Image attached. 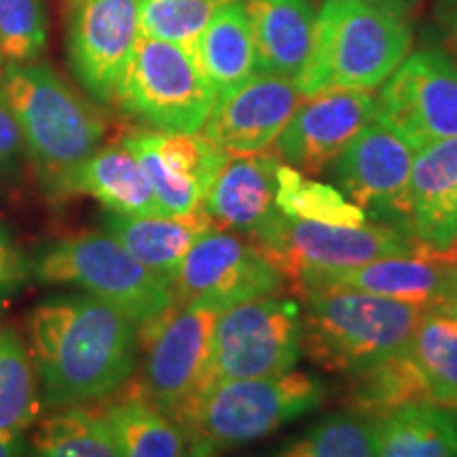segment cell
<instances>
[{"mask_svg":"<svg viewBox=\"0 0 457 457\" xmlns=\"http://www.w3.org/2000/svg\"><path fill=\"white\" fill-rule=\"evenodd\" d=\"M28 352L54 407H83L123 390L136 370L138 327L108 303L57 295L28 313Z\"/></svg>","mask_w":457,"mask_h":457,"instance_id":"cell-1","label":"cell"},{"mask_svg":"<svg viewBox=\"0 0 457 457\" xmlns=\"http://www.w3.org/2000/svg\"><path fill=\"white\" fill-rule=\"evenodd\" d=\"M0 94L13 111L26 155L51 195H68L72 174L102 146L104 117L43 62L7 64Z\"/></svg>","mask_w":457,"mask_h":457,"instance_id":"cell-2","label":"cell"},{"mask_svg":"<svg viewBox=\"0 0 457 457\" xmlns=\"http://www.w3.org/2000/svg\"><path fill=\"white\" fill-rule=\"evenodd\" d=\"M301 299V353L328 373H353L409 352L426 307L350 288L305 286Z\"/></svg>","mask_w":457,"mask_h":457,"instance_id":"cell-3","label":"cell"},{"mask_svg":"<svg viewBox=\"0 0 457 457\" xmlns=\"http://www.w3.org/2000/svg\"><path fill=\"white\" fill-rule=\"evenodd\" d=\"M409 20L370 0H322L310 60L296 77L303 98L333 89L373 91L411 54Z\"/></svg>","mask_w":457,"mask_h":457,"instance_id":"cell-4","label":"cell"},{"mask_svg":"<svg viewBox=\"0 0 457 457\" xmlns=\"http://www.w3.org/2000/svg\"><path fill=\"white\" fill-rule=\"evenodd\" d=\"M322 400L324 386L318 377L290 369L271 377L205 386L179 424L191 443L214 451L242 447L318 409Z\"/></svg>","mask_w":457,"mask_h":457,"instance_id":"cell-5","label":"cell"},{"mask_svg":"<svg viewBox=\"0 0 457 457\" xmlns=\"http://www.w3.org/2000/svg\"><path fill=\"white\" fill-rule=\"evenodd\" d=\"M32 278L74 286L145 327L174 305L168 279L146 270L108 233H79L49 244L32 261Z\"/></svg>","mask_w":457,"mask_h":457,"instance_id":"cell-6","label":"cell"},{"mask_svg":"<svg viewBox=\"0 0 457 457\" xmlns=\"http://www.w3.org/2000/svg\"><path fill=\"white\" fill-rule=\"evenodd\" d=\"M220 312L219 303L208 299L174 303L138 328V343L145 350L140 387L176 421L204 390Z\"/></svg>","mask_w":457,"mask_h":457,"instance_id":"cell-7","label":"cell"},{"mask_svg":"<svg viewBox=\"0 0 457 457\" xmlns=\"http://www.w3.org/2000/svg\"><path fill=\"white\" fill-rule=\"evenodd\" d=\"M216 102L191 51L140 37L123 74L117 102L153 129L197 134Z\"/></svg>","mask_w":457,"mask_h":457,"instance_id":"cell-8","label":"cell"},{"mask_svg":"<svg viewBox=\"0 0 457 457\" xmlns=\"http://www.w3.org/2000/svg\"><path fill=\"white\" fill-rule=\"evenodd\" d=\"M299 358L301 307L276 295L242 301L216 318L205 386L286 373Z\"/></svg>","mask_w":457,"mask_h":457,"instance_id":"cell-9","label":"cell"},{"mask_svg":"<svg viewBox=\"0 0 457 457\" xmlns=\"http://www.w3.org/2000/svg\"><path fill=\"white\" fill-rule=\"evenodd\" d=\"M375 98V121L415 151L457 138V64L441 49L409 54Z\"/></svg>","mask_w":457,"mask_h":457,"instance_id":"cell-10","label":"cell"},{"mask_svg":"<svg viewBox=\"0 0 457 457\" xmlns=\"http://www.w3.org/2000/svg\"><path fill=\"white\" fill-rule=\"evenodd\" d=\"M253 244L276 265L284 282H290L305 270L364 265L420 250V244L407 231L381 222L345 227L295 220L288 216H282Z\"/></svg>","mask_w":457,"mask_h":457,"instance_id":"cell-11","label":"cell"},{"mask_svg":"<svg viewBox=\"0 0 457 457\" xmlns=\"http://www.w3.org/2000/svg\"><path fill=\"white\" fill-rule=\"evenodd\" d=\"M413 162L415 148L373 119L330 170L339 191L369 219L409 233Z\"/></svg>","mask_w":457,"mask_h":457,"instance_id":"cell-12","label":"cell"},{"mask_svg":"<svg viewBox=\"0 0 457 457\" xmlns=\"http://www.w3.org/2000/svg\"><path fill=\"white\" fill-rule=\"evenodd\" d=\"M140 34V0H71L68 57L98 102L114 104Z\"/></svg>","mask_w":457,"mask_h":457,"instance_id":"cell-13","label":"cell"},{"mask_svg":"<svg viewBox=\"0 0 457 457\" xmlns=\"http://www.w3.org/2000/svg\"><path fill=\"white\" fill-rule=\"evenodd\" d=\"M282 273L261 248L237 233L216 231L204 236L182 259L171 279L174 303L208 299L222 310L242 301L278 295Z\"/></svg>","mask_w":457,"mask_h":457,"instance_id":"cell-14","label":"cell"},{"mask_svg":"<svg viewBox=\"0 0 457 457\" xmlns=\"http://www.w3.org/2000/svg\"><path fill=\"white\" fill-rule=\"evenodd\" d=\"M121 145L145 170L162 216L195 212L231 157L202 131L134 129L123 136Z\"/></svg>","mask_w":457,"mask_h":457,"instance_id":"cell-15","label":"cell"},{"mask_svg":"<svg viewBox=\"0 0 457 457\" xmlns=\"http://www.w3.org/2000/svg\"><path fill=\"white\" fill-rule=\"evenodd\" d=\"M305 286L350 288L430 310L457 301V262L420 245L413 254L387 256L353 267L305 270L290 279L293 290Z\"/></svg>","mask_w":457,"mask_h":457,"instance_id":"cell-16","label":"cell"},{"mask_svg":"<svg viewBox=\"0 0 457 457\" xmlns=\"http://www.w3.org/2000/svg\"><path fill=\"white\" fill-rule=\"evenodd\" d=\"M375 111L373 91L333 89L303 98L276 140V155L303 174H322L373 121Z\"/></svg>","mask_w":457,"mask_h":457,"instance_id":"cell-17","label":"cell"},{"mask_svg":"<svg viewBox=\"0 0 457 457\" xmlns=\"http://www.w3.org/2000/svg\"><path fill=\"white\" fill-rule=\"evenodd\" d=\"M303 96L293 79L256 72L216 98L202 134L228 155H250L276 145Z\"/></svg>","mask_w":457,"mask_h":457,"instance_id":"cell-18","label":"cell"},{"mask_svg":"<svg viewBox=\"0 0 457 457\" xmlns=\"http://www.w3.org/2000/svg\"><path fill=\"white\" fill-rule=\"evenodd\" d=\"M279 162L270 148L228 157L204 197V208L220 231L256 242L282 219L276 204Z\"/></svg>","mask_w":457,"mask_h":457,"instance_id":"cell-19","label":"cell"},{"mask_svg":"<svg viewBox=\"0 0 457 457\" xmlns=\"http://www.w3.org/2000/svg\"><path fill=\"white\" fill-rule=\"evenodd\" d=\"M409 233L424 250L457 262V138L415 151Z\"/></svg>","mask_w":457,"mask_h":457,"instance_id":"cell-20","label":"cell"},{"mask_svg":"<svg viewBox=\"0 0 457 457\" xmlns=\"http://www.w3.org/2000/svg\"><path fill=\"white\" fill-rule=\"evenodd\" d=\"M104 231L112 236L146 270L155 271L171 284L188 250L208 233L216 222L204 204L187 216H123L106 214Z\"/></svg>","mask_w":457,"mask_h":457,"instance_id":"cell-21","label":"cell"},{"mask_svg":"<svg viewBox=\"0 0 457 457\" xmlns=\"http://www.w3.org/2000/svg\"><path fill=\"white\" fill-rule=\"evenodd\" d=\"M256 45L259 72L296 81L310 60L316 28L312 0H242Z\"/></svg>","mask_w":457,"mask_h":457,"instance_id":"cell-22","label":"cell"},{"mask_svg":"<svg viewBox=\"0 0 457 457\" xmlns=\"http://www.w3.org/2000/svg\"><path fill=\"white\" fill-rule=\"evenodd\" d=\"M191 55L216 98L259 72L253 28L242 0L219 4L193 45Z\"/></svg>","mask_w":457,"mask_h":457,"instance_id":"cell-23","label":"cell"},{"mask_svg":"<svg viewBox=\"0 0 457 457\" xmlns=\"http://www.w3.org/2000/svg\"><path fill=\"white\" fill-rule=\"evenodd\" d=\"M85 193L123 216H162L148 179L123 145L100 146L72 174L68 195Z\"/></svg>","mask_w":457,"mask_h":457,"instance_id":"cell-24","label":"cell"},{"mask_svg":"<svg viewBox=\"0 0 457 457\" xmlns=\"http://www.w3.org/2000/svg\"><path fill=\"white\" fill-rule=\"evenodd\" d=\"M121 457H185L191 441L179 421L142 387H129L102 411Z\"/></svg>","mask_w":457,"mask_h":457,"instance_id":"cell-25","label":"cell"},{"mask_svg":"<svg viewBox=\"0 0 457 457\" xmlns=\"http://www.w3.org/2000/svg\"><path fill=\"white\" fill-rule=\"evenodd\" d=\"M373 457H457V420L430 403L377 417Z\"/></svg>","mask_w":457,"mask_h":457,"instance_id":"cell-26","label":"cell"},{"mask_svg":"<svg viewBox=\"0 0 457 457\" xmlns=\"http://www.w3.org/2000/svg\"><path fill=\"white\" fill-rule=\"evenodd\" d=\"M347 377L350 379L343 390V404L347 413L377 420L409 404H432L430 390L411 356V347L409 352L379 360V362L347 373Z\"/></svg>","mask_w":457,"mask_h":457,"instance_id":"cell-27","label":"cell"},{"mask_svg":"<svg viewBox=\"0 0 457 457\" xmlns=\"http://www.w3.org/2000/svg\"><path fill=\"white\" fill-rule=\"evenodd\" d=\"M411 356L424 375L432 404L457 411V307L424 312L411 341Z\"/></svg>","mask_w":457,"mask_h":457,"instance_id":"cell-28","label":"cell"},{"mask_svg":"<svg viewBox=\"0 0 457 457\" xmlns=\"http://www.w3.org/2000/svg\"><path fill=\"white\" fill-rule=\"evenodd\" d=\"M276 204L279 212L295 220L345 227L369 222L364 210L352 204L339 188L313 180L284 162L278 165Z\"/></svg>","mask_w":457,"mask_h":457,"instance_id":"cell-29","label":"cell"},{"mask_svg":"<svg viewBox=\"0 0 457 457\" xmlns=\"http://www.w3.org/2000/svg\"><path fill=\"white\" fill-rule=\"evenodd\" d=\"M32 457H121L104 417L83 407H64L38 424Z\"/></svg>","mask_w":457,"mask_h":457,"instance_id":"cell-30","label":"cell"},{"mask_svg":"<svg viewBox=\"0 0 457 457\" xmlns=\"http://www.w3.org/2000/svg\"><path fill=\"white\" fill-rule=\"evenodd\" d=\"M38 411L41 400L30 352L13 328L0 324V430L24 434Z\"/></svg>","mask_w":457,"mask_h":457,"instance_id":"cell-31","label":"cell"},{"mask_svg":"<svg viewBox=\"0 0 457 457\" xmlns=\"http://www.w3.org/2000/svg\"><path fill=\"white\" fill-rule=\"evenodd\" d=\"M276 457H373V420L356 413L330 415Z\"/></svg>","mask_w":457,"mask_h":457,"instance_id":"cell-32","label":"cell"},{"mask_svg":"<svg viewBox=\"0 0 457 457\" xmlns=\"http://www.w3.org/2000/svg\"><path fill=\"white\" fill-rule=\"evenodd\" d=\"M220 3L225 0H140V34L191 51Z\"/></svg>","mask_w":457,"mask_h":457,"instance_id":"cell-33","label":"cell"},{"mask_svg":"<svg viewBox=\"0 0 457 457\" xmlns=\"http://www.w3.org/2000/svg\"><path fill=\"white\" fill-rule=\"evenodd\" d=\"M47 45L45 0H0V47L7 64L37 62Z\"/></svg>","mask_w":457,"mask_h":457,"instance_id":"cell-34","label":"cell"},{"mask_svg":"<svg viewBox=\"0 0 457 457\" xmlns=\"http://www.w3.org/2000/svg\"><path fill=\"white\" fill-rule=\"evenodd\" d=\"M24 157V136H21L13 111L0 94V185H9L20 179Z\"/></svg>","mask_w":457,"mask_h":457,"instance_id":"cell-35","label":"cell"},{"mask_svg":"<svg viewBox=\"0 0 457 457\" xmlns=\"http://www.w3.org/2000/svg\"><path fill=\"white\" fill-rule=\"evenodd\" d=\"M32 278V261L28 259L9 228L0 225V296L13 293Z\"/></svg>","mask_w":457,"mask_h":457,"instance_id":"cell-36","label":"cell"},{"mask_svg":"<svg viewBox=\"0 0 457 457\" xmlns=\"http://www.w3.org/2000/svg\"><path fill=\"white\" fill-rule=\"evenodd\" d=\"M438 21V43L445 55H449L451 60L457 64V7L445 11V13L436 15Z\"/></svg>","mask_w":457,"mask_h":457,"instance_id":"cell-37","label":"cell"},{"mask_svg":"<svg viewBox=\"0 0 457 457\" xmlns=\"http://www.w3.org/2000/svg\"><path fill=\"white\" fill-rule=\"evenodd\" d=\"M370 3L387 11V13H394L398 17H404V20H409V17L417 11V7L421 4V0H370Z\"/></svg>","mask_w":457,"mask_h":457,"instance_id":"cell-38","label":"cell"},{"mask_svg":"<svg viewBox=\"0 0 457 457\" xmlns=\"http://www.w3.org/2000/svg\"><path fill=\"white\" fill-rule=\"evenodd\" d=\"M26 447L21 434L0 430V457H24Z\"/></svg>","mask_w":457,"mask_h":457,"instance_id":"cell-39","label":"cell"},{"mask_svg":"<svg viewBox=\"0 0 457 457\" xmlns=\"http://www.w3.org/2000/svg\"><path fill=\"white\" fill-rule=\"evenodd\" d=\"M185 457H216V451L210 449L208 445L191 443V447H188Z\"/></svg>","mask_w":457,"mask_h":457,"instance_id":"cell-40","label":"cell"},{"mask_svg":"<svg viewBox=\"0 0 457 457\" xmlns=\"http://www.w3.org/2000/svg\"><path fill=\"white\" fill-rule=\"evenodd\" d=\"M453 7H457V0H436V15H441Z\"/></svg>","mask_w":457,"mask_h":457,"instance_id":"cell-41","label":"cell"},{"mask_svg":"<svg viewBox=\"0 0 457 457\" xmlns=\"http://www.w3.org/2000/svg\"><path fill=\"white\" fill-rule=\"evenodd\" d=\"M4 68H7V57L3 54V47H0V77H3Z\"/></svg>","mask_w":457,"mask_h":457,"instance_id":"cell-42","label":"cell"},{"mask_svg":"<svg viewBox=\"0 0 457 457\" xmlns=\"http://www.w3.org/2000/svg\"><path fill=\"white\" fill-rule=\"evenodd\" d=\"M451 305H457V301H455V303H451Z\"/></svg>","mask_w":457,"mask_h":457,"instance_id":"cell-43","label":"cell"},{"mask_svg":"<svg viewBox=\"0 0 457 457\" xmlns=\"http://www.w3.org/2000/svg\"><path fill=\"white\" fill-rule=\"evenodd\" d=\"M451 307H457V305H451Z\"/></svg>","mask_w":457,"mask_h":457,"instance_id":"cell-44","label":"cell"}]
</instances>
